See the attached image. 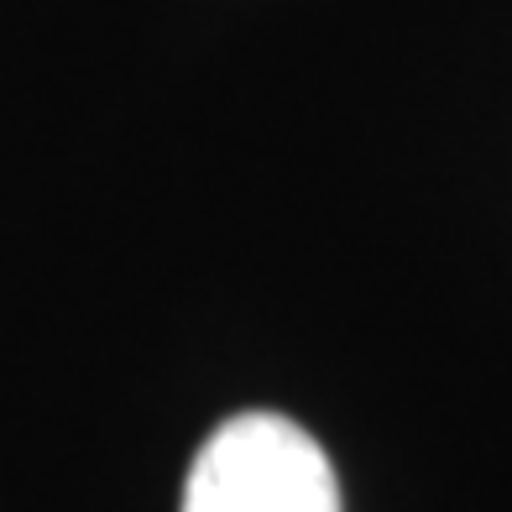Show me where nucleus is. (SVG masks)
<instances>
[{"mask_svg": "<svg viewBox=\"0 0 512 512\" xmlns=\"http://www.w3.org/2000/svg\"><path fill=\"white\" fill-rule=\"evenodd\" d=\"M183 512H340V486L293 418L241 413L204 439Z\"/></svg>", "mask_w": 512, "mask_h": 512, "instance_id": "obj_1", "label": "nucleus"}]
</instances>
